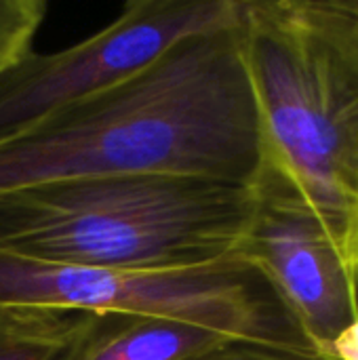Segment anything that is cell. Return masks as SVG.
I'll use <instances>...</instances> for the list:
<instances>
[{"label":"cell","instance_id":"277c9868","mask_svg":"<svg viewBox=\"0 0 358 360\" xmlns=\"http://www.w3.org/2000/svg\"><path fill=\"white\" fill-rule=\"evenodd\" d=\"M0 306L165 316L236 342L314 352L268 281L241 257L179 272H124L46 262L0 247Z\"/></svg>","mask_w":358,"mask_h":360},{"label":"cell","instance_id":"8992f818","mask_svg":"<svg viewBox=\"0 0 358 360\" xmlns=\"http://www.w3.org/2000/svg\"><path fill=\"white\" fill-rule=\"evenodd\" d=\"M251 188L255 205L236 257L268 281L306 344L323 356L358 319V283L306 209L264 184Z\"/></svg>","mask_w":358,"mask_h":360},{"label":"cell","instance_id":"8fae6325","mask_svg":"<svg viewBox=\"0 0 358 360\" xmlns=\"http://www.w3.org/2000/svg\"><path fill=\"white\" fill-rule=\"evenodd\" d=\"M323 356L327 360H358V319L338 333Z\"/></svg>","mask_w":358,"mask_h":360},{"label":"cell","instance_id":"3957f363","mask_svg":"<svg viewBox=\"0 0 358 360\" xmlns=\"http://www.w3.org/2000/svg\"><path fill=\"white\" fill-rule=\"evenodd\" d=\"M251 186L139 173L0 194V247L46 262L179 272L236 257Z\"/></svg>","mask_w":358,"mask_h":360},{"label":"cell","instance_id":"30bf717a","mask_svg":"<svg viewBox=\"0 0 358 360\" xmlns=\"http://www.w3.org/2000/svg\"><path fill=\"white\" fill-rule=\"evenodd\" d=\"M188 360H327L310 350H289L251 342H222Z\"/></svg>","mask_w":358,"mask_h":360},{"label":"cell","instance_id":"52a82bcc","mask_svg":"<svg viewBox=\"0 0 358 360\" xmlns=\"http://www.w3.org/2000/svg\"><path fill=\"white\" fill-rule=\"evenodd\" d=\"M222 342L230 340L177 319L106 314L93 319L72 360H188Z\"/></svg>","mask_w":358,"mask_h":360},{"label":"cell","instance_id":"6da1fadb","mask_svg":"<svg viewBox=\"0 0 358 360\" xmlns=\"http://www.w3.org/2000/svg\"><path fill=\"white\" fill-rule=\"evenodd\" d=\"M257 169L238 21L179 40L133 78L0 143V194L139 173L251 186Z\"/></svg>","mask_w":358,"mask_h":360},{"label":"cell","instance_id":"ba28073f","mask_svg":"<svg viewBox=\"0 0 358 360\" xmlns=\"http://www.w3.org/2000/svg\"><path fill=\"white\" fill-rule=\"evenodd\" d=\"M93 314L0 306V360H72Z\"/></svg>","mask_w":358,"mask_h":360},{"label":"cell","instance_id":"7a4b0ae2","mask_svg":"<svg viewBox=\"0 0 358 360\" xmlns=\"http://www.w3.org/2000/svg\"><path fill=\"white\" fill-rule=\"evenodd\" d=\"M257 184L323 228L358 283V2L241 0Z\"/></svg>","mask_w":358,"mask_h":360},{"label":"cell","instance_id":"5b68a950","mask_svg":"<svg viewBox=\"0 0 358 360\" xmlns=\"http://www.w3.org/2000/svg\"><path fill=\"white\" fill-rule=\"evenodd\" d=\"M238 11L241 0H131L93 36L27 53L0 74V143L133 78L179 40L236 23Z\"/></svg>","mask_w":358,"mask_h":360},{"label":"cell","instance_id":"9c48e42d","mask_svg":"<svg viewBox=\"0 0 358 360\" xmlns=\"http://www.w3.org/2000/svg\"><path fill=\"white\" fill-rule=\"evenodd\" d=\"M46 15V0H0V74L34 51Z\"/></svg>","mask_w":358,"mask_h":360}]
</instances>
